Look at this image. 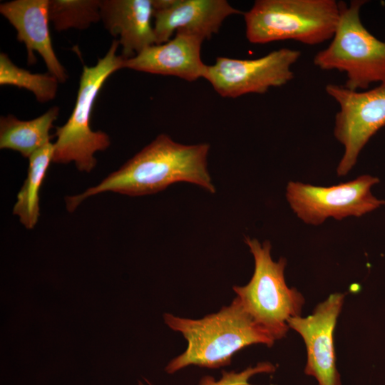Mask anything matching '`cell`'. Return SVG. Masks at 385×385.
Returning a JSON list of instances; mask_svg holds the SVG:
<instances>
[{"instance_id":"cell-1","label":"cell","mask_w":385,"mask_h":385,"mask_svg":"<svg viewBox=\"0 0 385 385\" xmlns=\"http://www.w3.org/2000/svg\"><path fill=\"white\" fill-rule=\"evenodd\" d=\"M209 150L208 143L183 145L160 134L99 184L81 194L67 196L66 209L73 212L85 199L104 192L141 196L158 192L178 182L192 183L215 193L207 170Z\"/></svg>"},{"instance_id":"cell-2","label":"cell","mask_w":385,"mask_h":385,"mask_svg":"<svg viewBox=\"0 0 385 385\" xmlns=\"http://www.w3.org/2000/svg\"><path fill=\"white\" fill-rule=\"evenodd\" d=\"M163 317L165 323L188 342L186 350L165 367L169 374L189 365L212 369L227 366L240 349L254 344L271 347L275 341L255 322L237 297L229 306L202 319H185L168 313Z\"/></svg>"},{"instance_id":"cell-3","label":"cell","mask_w":385,"mask_h":385,"mask_svg":"<svg viewBox=\"0 0 385 385\" xmlns=\"http://www.w3.org/2000/svg\"><path fill=\"white\" fill-rule=\"evenodd\" d=\"M243 15L250 43L294 40L317 45L332 38L340 5L335 0H257Z\"/></svg>"},{"instance_id":"cell-4","label":"cell","mask_w":385,"mask_h":385,"mask_svg":"<svg viewBox=\"0 0 385 385\" xmlns=\"http://www.w3.org/2000/svg\"><path fill=\"white\" fill-rule=\"evenodd\" d=\"M120 46L113 40L106 55L95 66H83L77 98L73 111L66 121L56 127V141L53 143L52 163L68 164L74 162L80 171L91 172L97 160L94 154L111 145L109 136L91 127L92 109L98 93L108 78L124 68L125 59L117 55Z\"/></svg>"},{"instance_id":"cell-5","label":"cell","mask_w":385,"mask_h":385,"mask_svg":"<svg viewBox=\"0 0 385 385\" xmlns=\"http://www.w3.org/2000/svg\"><path fill=\"white\" fill-rule=\"evenodd\" d=\"M245 242L254 257V273L246 285L234 286L233 290L255 322L274 340L280 339L289 328L288 319L301 315L304 299L297 289L287 287V260L272 259L268 240L260 243L256 238L245 237Z\"/></svg>"},{"instance_id":"cell-6","label":"cell","mask_w":385,"mask_h":385,"mask_svg":"<svg viewBox=\"0 0 385 385\" xmlns=\"http://www.w3.org/2000/svg\"><path fill=\"white\" fill-rule=\"evenodd\" d=\"M365 2H339L340 16L332 41L313 59L322 70L344 73V86L353 91L385 82V41L378 39L363 25L360 10Z\"/></svg>"},{"instance_id":"cell-7","label":"cell","mask_w":385,"mask_h":385,"mask_svg":"<svg viewBox=\"0 0 385 385\" xmlns=\"http://www.w3.org/2000/svg\"><path fill=\"white\" fill-rule=\"evenodd\" d=\"M377 177L362 175L346 183L329 187L289 181L286 198L294 214L306 224L319 225L327 218L337 220L361 217L385 205L371 192Z\"/></svg>"},{"instance_id":"cell-8","label":"cell","mask_w":385,"mask_h":385,"mask_svg":"<svg viewBox=\"0 0 385 385\" xmlns=\"http://www.w3.org/2000/svg\"><path fill=\"white\" fill-rule=\"evenodd\" d=\"M325 90L339 106L334 135L344 148L337 168V175L344 176L369 139L385 125V82L365 91L334 83L327 85Z\"/></svg>"},{"instance_id":"cell-9","label":"cell","mask_w":385,"mask_h":385,"mask_svg":"<svg viewBox=\"0 0 385 385\" xmlns=\"http://www.w3.org/2000/svg\"><path fill=\"white\" fill-rule=\"evenodd\" d=\"M300 56L298 50L282 48L255 59L218 57L214 64L207 66L204 78L222 97L263 94L294 78L292 67Z\"/></svg>"},{"instance_id":"cell-10","label":"cell","mask_w":385,"mask_h":385,"mask_svg":"<svg viewBox=\"0 0 385 385\" xmlns=\"http://www.w3.org/2000/svg\"><path fill=\"white\" fill-rule=\"evenodd\" d=\"M344 299V294H332L319 303L311 315L292 317L287 321L289 327L298 332L305 343L304 372L314 376L319 385H342L336 366L333 334Z\"/></svg>"},{"instance_id":"cell-11","label":"cell","mask_w":385,"mask_h":385,"mask_svg":"<svg viewBox=\"0 0 385 385\" xmlns=\"http://www.w3.org/2000/svg\"><path fill=\"white\" fill-rule=\"evenodd\" d=\"M156 44L168 41L174 31L209 39L229 16L241 14L225 0H153Z\"/></svg>"},{"instance_id":"cell-12","label":"cell","mask_w":385,"mask_h":385,"mask_svg":"<svg viewBox=\"0 0 385 385\" xmlns=\"http://www.w3.org/2000/svg\"><path fill=\"white\" fill-rule=\"evenodd\" d=\"M1 14L17 31V39L24 43L27 62L34 64L37 52L44 61L48 73L59 82L68 75L54 51L49 30L48 0H14L0 5Z\"/></svg>"},{"instance_id":"cell-13","label":"cell","mask_w":385,"mask_h":385,"mask_svg":"<svg viewBox=\"0 0 385 385\" xmlns=\"http://www.w3.org/2000/svg\"><path fill=\"white\" fill-rule=\"evenodd\" d=\"M203 39L177 31L168 41L149 46L124 61V68L138 71L173 76L188 81L204 78L207 66L200 56Z\"/></svg>"},{"instance_id":"cell-14","label":"cell","mask_w":385,"mask_h":385,"mask_svg":"<svg viewBox=\"0 0 385 385\" xmlns=\"http://www.w3.org/2000/svg\"><path fill=\"white\" fill-rule=\"evenodd\" d=\"M153 15V0H101V20L108 32L118 38L125 60L156 44Z\"/></svg>"},{"instance_id":"cell-15","label":"cell","mask_w":385,"mask_h":385,"mask_svg":"<svg viewBox=\"0 0 385 385\" xmlns=\"http://www.w3.org/2000/svg\"><path fill=\"white\" fill-rule=\"evenodd\" d=\"M59 108L53 106L43 115L29 120H21L12 115L0 118V148L19 152L29 157L51 143V129L57 119Z\"/></svg>"},{"instance_id":"cell-16","label":"cell","mask_w":385,"mask_h":385,"mask_svg":"<svg viewBox=\"0 0 385 385\" xmlns=\"http://www.w3.org/2000/svg\"><path fill=\"white\" fill-rule=\"evenodd\" d=\"M53 143H49L29 158L27 175L18 195L13 213L27 229H33L40 215L39 190L52 162Z\"/></svg>"},{"instance_id":"cell-17","label":"cell","mask_w":385,"mask_h":385,"mask_svg":"<svg viewBox=\"0 0 385 385\" xmlns=\"http://www.w3.org/2000/svg\"><path fill=\"white\" fill-rule=\"evenodd\" d=\"M101 0H48V16L55 29H85L101 20Z\"/></svg>"},{"instance_id":"cell-18","label":"cell","mask_w":385,"mask_h":385,"mask_svg":"<svg viewBox=\"0 0 385 385\" xmlns=\"http://www.w3.org/2000/svg\"><path fill=\"white\" fill-rule=\"evenodd\" d=\"M58 80L47 73H33L15 65L4 53L0 54V84L12 85L32 92L38 101L45 103L56 95Z\"/></svg>"},{"instance_id":"cell-19","label":"cell","mask_w":385,"mask_h":385,"mask_svg":"<svg viewBox=\"0 0 385 385\" xmlns=\"http://www.w3.org/2000/svg\"><path fill=\"white\" fill-rule=\"evenodd\" d=\"M275 370V367L270 363H259L255 367H249L240 372L230 371L222 372V376L220 380H215L211 376H205L202 378L198 385H252L248 381L255 374L260 373H271ZM148 385H152L147 381ZM139 385H145L139 382Z\"/></svg>"}]
</instances>
